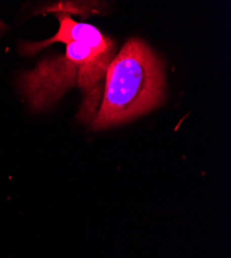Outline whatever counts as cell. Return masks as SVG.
<instances>
[{
  "instance_id": "1",
  "label": "cell",
  "mask_w": 231,
  "mask_h": 258,
  "mask_svg": "<svg viewBox=\"0 0 231 258\" xmlns=\"http://www.w3.org/2000/svg\"><path fill=\"white\" fill-rule=\"evenodd\" d=\"M114 58V44L87 41L67 44L65 55L41 60L34 70L19 77L18 87L34 111H45L74 86L85 94L79 114L82 122L95 118L96 107L103 90L102 81Z\"/></svg>"
},
{
  "instance_id": "2",
  "label": "cell",
  "mask_w": 231,
  "mask_h": 258,
  "mask_svg": "<svg viewBox=\"0 0 231 258\" xmlns=\"http://www.w3.org/2000/svg\"><path fill=\"white\" fill-rule=\"evenodd\" d=\"M164 89L162 61L143 40L130 39L107 69L93 128L104 129L150 112L162 103Z\"/></svg>"
},
{
  "instance_id": "3",
  "label": "cell",
  "mask_w": 231,
  "mask_h": 258,
  "mask_svg": "<svg viewBox=\"0 0 231 258\" xmlns=\"http://www.w3.org/2000/svg\"><path fill=\"white\" fill-rule=\"evenodd\" d=\"M58 19L59 28L56 34L43 41L22 42L19 49L20 53L25 56H32L54 42H64L67 45L72 41H87L91 44L105 45L111 41V38L104 36L95 26L76 22L69 15L62 14L58 16Z\"/></svg>"
}]
</instances>
